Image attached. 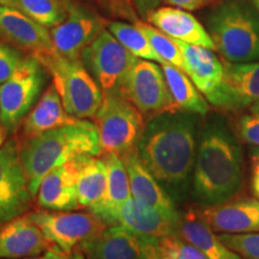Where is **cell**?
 Masks as SVG:
<instances>
[{
  "label": "cell",
  "mask_w": 259,
  "mask_h": 259,
  "mask_svg": "<svg viewBox=\"0 0 259 259\" xmlns=\"http://www.w3.org/2000/svg\"><path fill=\"white\" fill-rule=\"evenodd\" d=\"M184 58V71L211 105L231 109L226 85L225 64L209 48L178 41Z\"/></svg>",
  "instance_id": "8fae6325"
},
{
  "label": "cell",
  "mask_w": 259,
  "mask_h": 259,
  "mask_svg": "<svg viewBox=\"0 0 259 259\" xmlns=\"http://www.w3.org/2000/svg\"><path fill=\"white\" fill-rule=\"evenodd\" d=\"M242 151L222 119L204 126L193 168V196L202 205L231 199L242 183Z\"/></svg>",
  "instance_id": "7a4b0ae2"
},
{
  "label": "cell",
  "mask_w": 259,
  "mask_h": 259,
  "mask_svg": "<svg viewBox=\"0 0 259 259\" xmlns=\"http://www.w3.org/2000/svg\"><path fill=\"white\" fill-rule=\"evenodd\" d=\"M103 30L105 22L101 17L69 0L66 18L50 31L56 53L67 59L80 60L84 48Z\"/></svg>",
  "instance_id": "5bb4252c"
},
{
  "label": "cell",
  "mask_w": 259,
  "mask_h": 259,
  "mask_svg": "<svg viewBox=\"0 0 259 259\" xmlns=\"http://www.w3.org/2000/svg\"><path fill=\"white\" fill-rule=\"evenodd\" d=\"M213 232L227 234L259 232V199L241 198L194 209Z\"/></svg>",
  "instance_id": "9a60e30c"
},
{
  "label": "cell",
  "mask_w": 259,
  "mask_h": 259,
  "mask_svg": "<svg viewBox=\"0 0 259 259\" xmlns=\"http://www.w3.org/2000/svg\"><path fill=\"white\" fill-rule=\"evenodd\" d=\"M23 58L21 52L15 47L0 42V84L10 78Z\"/></svg>",
  "instance_id": "d6a6232c"
},
{
  "label": "cell",
  "mask_w": 259,
  "mask_h": 259,
  "mask_svg": "<svg viewBox=\"0 0 259 259\" xmlns=\"http://www.w3.org/2000/svg\"><path fill=\"white\" fill-rule=\"evenodd\" d=\"M135 25L144 32V35L150 42L151 47L161 58L163 64H170L173 66L184 70V58L181 53L178 42L174 38L158 30L150 23H144L142 21H136Z\"/></svg>",
  "instance_id": "f546056e"
},
{
  "label": "cell",
  "mask_w": 259,
  "mask_h": 259,
  "mask_svg": "<svg viewBox=\"0 0 259 259\" xmlns=\"http://www.w3.org/2000/svg\"><path fill=\"white\" fill-rule=\"evenodd\" d=\"M21 148L10 139L0 148V226L28 211L31 203Z\"/></svg>",
  "instance_id": "4fadbf2b"
},
{
  "label": "cell",
  "mask_w": 259,
  "mask_h": 259,
  "mask_svg": "<svg viewBox=\"0 0 259 259\" xmlns=\"http://www.w3.org/2000/svg\"><path fill=\"white\" fill-rule=\"evenodd\" d=\"M238 131L242 141L259 148V113L242 116L238 124Z\"/></svg>",
  "instance_id": "836d02e7"
},
{
  "label": "cell",
  "mask_w": 259,
  "mask_h": 259,
  "mask_svg": "<svg viewBox=\"0 0 259 259\" xmlns=\"http://www.w3.org/2000/svg\"><path fill=\"white\" fill-rule=\"evenodd\" d=\"M226 85L231 99V109L252 106L259 100V61L227 63Z\"/></svg>",
  "instance_id": "d4e9b609"
},
{
  "label": "cell",
  "mask_w": 259,
  "mask_h": 259,
  "mask_svg": "<svg viewBox=\"0 0 259 259\" xmlns=\"http://www.w3.org/2000/svg\"><path fill=\"white\" fill-rule=\"evenodd\" d=\"M94 119L102 154L119 156L136 148L145 126L143 114L118 89L103 92L101 106Z\"/></svg>",
  "instance_id": "8992f818"
},
{
  "label": "cell",
  "mask_w": 259,
  "mask_h": 259,
  "mask_svg": "<svg viewBox=\"0 0 259 259\" xmlns=\"http://www.w3.org/2000/svg\"><path fill=\"white\" fill-rule=\"evenodd\" d=\"M163 2L170 6H176V8L193 11V10L205 6L210 0H163Z\"/></svg>",
  "instance_id": "d590c367"
},
{
  "label": "cell",
  "mask_w": 259,
  "mask_h": 259,
  "mask_svg": "<svg viewBox=\"0 0 259 259\" xmlns=\"http://www.w3.org/2000/svg\"><path fill=\"white\" fill-rule=\"evenodd\" d=\"M220 239L232 251L244 259H259V232L227 234L221 233Z\"/></svg>",
  "instance_id": "1f68e13d"
},
{
  "label": "cell",
  "mask_w": 259,
  "mask_h": 259,
  "mask_svg": "<svg viewBox=\"0 0 259 259\" xmlns=\"http://www.w3.org/2000/svg\"><path fill=\"white\" fill-rule=\"evenodd\" d=\"M57 247L42 233L30 213L0 226V259L34 257Z\"/></svg>",
  "instance_id": "2e32d148"
},
{
  "label": "cell",
  "mask_w": 259,
  "mask_h": 259,
  "mask_svg": "<svg viewBox=\"0 0 259 259\" xmlns=\"http://www.w3.org/2000/svg\"><path fill=\"white\" fill-rule=\"evenodd\" d=\"M77 120L78 118H74L65 111L56 87L51 84L46 92L42 94L36 106L25 116L23 134L28 138H32Z\"/></svg>",
  "instance_id": "603a6c76"
},
{
  "label": "cell",
  "mask_w": 259,
  "mask_h": 259,
  "mask_svg": "<svg viewBox=\"0 0 259 259\" xmlns=\"http://www.w3.org/2000/svg\"><path fill=\"white\" fill-rule=\"evenodd\" d=\"M134 3V5L137 9L139 15L143 16L144 18H147V16L150 14L151 11H154L155 9L158 8L160 3L162 0H131Z\"/></svg>",
  "instance_id": "8d00e7d4"
},
{
  "label": "cell",
  "mask_w": 259,
  "mask_h": 259,
  "mask_svg": "<svg viewBox=\"0 0 259 259\" xmlns=\"http://www.w3.org/2000/svg\"><path fill=\"white\" fill-rule=\"evenodd\" d=\"M161 258L168 259H208L198 248L181 239L177 234L158 239Z\"/></svg>",
  "instance_id": "4dcf8cb0"
},
{
  "label": "cell",
  "mask_w": 259,
  "mask_h": 259,
  "mask_svg": "<svg viewBox=\"0 0 259 259\" xmlns=\"http://www.w3.org/2000/svg\"><path fill=\"white\" fill-rule=\"evenodd\" d=\"M252 189L259 199V150L253 154L252 160Z\"/></svg>",
  "instance_id": "74e56055"
},
{
  "label": "cell",
  "mask_w": 259,
  "mask_h": 259,
  "mask_svg": "<svg viewBox=\"0 0 259 259\" xmlns=\"http://www.w3.org/2000/svg\"><path fill=\"white\" fill-rule=\"evenodd\" d=\"M120 158L127 171L132 198L161 210L168 215L179 218L180 213L178 212L169 194L161 186L156 178L149 171L148 168L142 163L136 148L121 155Z\"/></svg>",
  "instance_id": "44dd1931"
},
{
  "label": "cell",
  "mask_w": 259,
  "mask_h": 259,
  "mask_svg": "<svg viewBox=\"0 0 259 259\" xmlns=\"http://www.w3.org/2000/svg\"><path fill=\"white\" fill-rule=\"evenodd\" d=\"M0 36L31 56L54 51L51 31L18 9L0 5Z\"/></svg>",
  "instance_id": "ac0fdd59"
},
{
  "label": "cell",
  "mask_w": 259,
  "mask_h": 259,
  "mask_svg": "<svg viewBox=\"0 0 259 259\" xmlns=\"http://www.w3.org/2000/svg\"><path fill=\"white\" fill-rule=\"evenodd\" d=\"M107 29L136 58L163 64L161 58L157 56L156 52L151 47L150 42L144 35V32L136 27L135 24H127L124 22H111L107 25Z\"/></svg>",
  "instance_id": "83f0119b"
},
{
  "label": "cell",
  "mask_w": 259,
  "mask_h": 259,
  "mask_svg": "<svg viewBox=\"0 0 259 259\" xmlns=\"http://www.w3.org/2000/svg\"><path fill=\"white\" fill-rule=\"evenodd\" d=\"M250 3H251V5L253 6L255 12H257L258 16H259V0H250Z\"/></svg>",
  "instance_id": "60d3db41"
},
{
  "label": "cell",
  "mask_w": 259,
  "mask_h": 259,
  "mask_svg": "<svg viewBox=\"0 0 259 259\" xmlns=\"http://www.w3.org/2000/svg\"><path fill=\"white\" fill-rule=\"evenodd\" d=\"M179 220L180 216H170L131 197L116 210L112 226L119 225L138 234L161 239L177 234Z\"/></svg>",
  "instance_id": "d6986e66"
},
{
  "label": "cell",
  "mask_w": 259,
  "mask_h": 259,
  "mask_svg": "<svg viewBox=\"0 0 259 259\" xmlns=\"http://www.w3.org/2000/svg\"><path fill=\"white\" fill-rule=\"evenodd\" d=\"M161 259H168V258H161Z\"/></svg>",
  "instance_id": "7bdbcfd3"
},
{
  "label": "cell",
  "mask_w": 259,
  "mask_h": 259,
  "mask_svg": "<svg viewBox=\"0 0 259 259\" xmlns=\"http://www.w3.org/2000/svg\"><path fill=\"white\" fill-rule=\"evenodd\" d=\"M137 59L108 30H103L84 48L80 56L84 66L102 92L119 89L126 73Z\"/></svg>",
  "instance_id": "30bf717a"
},
{
  "label": "cell",
  "mask_w": 259,
  "mask_h": 259,
  "mask_svg": "<svg viewBox=\"0 0 259 259\" xmlns=\"http://www.w3.org/2000/svg\"><path fill=\"white\" fill-rule=\"evenodd\" d=\"M177 235L190 242L208 257V259H244L223 244L220 235L191 209L179 220Z\"/></svg>",
  "instance_id": "cb8c5ba5"
},
{
  "label": "cell",
  "mask_w": 259,
  "mask_h": 259,
  "mask_svg": "<svg viewBox=\"0 0 259 259\" xmlns=\"http://www.w3.org/2000/svg\"><path fill=\"white\" fill-rule=\"evenodd\" d=\"M19 259H85L79 252H72V253H67L60 250L59 247H54L52 250L45 252V253L34 255V257H25Z\"/></svg>",
  "instance_id": "e575fe53"
},
{
  "label": "cell",
  "mask_w": 259,
  "mask_h": 259,
  "mask_svg": "<svg viewBox=\"0 0 259 259\" xmlns=\"http://www.w3.org/2000/svg\"><path fill=\"white\" fill-rule=\"evenodd\" d=\"M53 77L63 106L74 118H94L101 106L103 92L82 60L67 59L56 53L34 56Z\"/></svg>",
  "instance_id": "5b68a950"
},
{
  "label": "cell",
  "mask_w": 259,
  "mask_h": 259,
  "mask_svg": "<svg viewBox=\"0 0 259 259\" xmlns=\"http://www.w3.org/2000/svg\"><path fill=\"white\" fill-rule=\"evenodd\" d=\"M118 90L143 116L151 119L164 112H177L162 66L155 61L138 58Z\"/></svg>",
  "instance_id": "ba28073f"
},
{
  "label": "cell",
  "mask_w": 259,
  "mask_h": 259,
  "mask_svg": "<svg viewBox=\"0 0 259 259\" xmlns=\"http://www.w3.org/2000/svg\"><path fill=\"white\" fill-rule=\"evenodd\" d=\"M18 3L19 0H0V5L10 6V8L18 9Z\"/></svg>",
  "instance_id": "f35d334b"
},
{
  "label": "cell",
  "mask_w": 259,
  "mask_h": 259,
  "mask_svg": "<svg viewBox=\"0 0 259 259\" xmlns=\"http://www.w3.org/2000/svg\"><path fill=\"white\" fill-rule=\"evenodd\" d=\"M102 158L106 162L108 173L107 189L102 198L89 210L106 226H112L116 210L132 196L127 171L120 156L113 153H105L102 154Z\"/></svg>",
  "instance_id": "7402d4cb"
},
{
  "label": "cell",
  "mask_w": 259,
  "mask_h": 259,
  "mask_svg": "<svg viewBox=\"0 0 259 259\" xmlns=\"http://www.w3.org/2000/svg\"><path fill=\"white\" fill-rule=\"evenodd\" d=\"M87 259H161L158 239L135 233L125 227L107 226L101 234L80 250Z\"/></svg>",
  "instance_id": "7c38bea8"
},
{
  "label": "cell",
  "mask_w": 259,
  "mask_h": 259,
  "mask_svg": "<svg viewBox=\"0 0 259 259\" xmlns=\"http://www.w3.org/2000/svg\"><path fill=\"white\" fill-rule=\"evenodd\" d=\"M101 154L96 125L83 119L28 138L21 149V161L32 199L41 180L51 169L77 157Z\"/></svg>",
  "instance_id": "3957f363"
},
{
  "label": "cell",
  "mask_w": 259,
  "mask_h": 259,
  "mask_svg": "<svg viewBox=\"0 0 259 259\" xmlns=\"http://www.w3.org/2000/svg\"><path fill=\"white\" fill-rule=\"evenodd\" d=\"M145 19L174 40L216 51L209 31L200 24L198 19L184 9L170 5L157 8Z\"/></svg>",
  "instance_id": "ffe728a7"
},
{
  "label": "cell",
  "mask_w": 259,
  "mask_h": 259,
  "mask_svg": "<svg viewBox=\"0 0 259 259\" xmlns=\"http://www.w3.org/2000/svg\"><path fill=\"white\" fill-rule=\"evenodd\" d=\"M30 218L51 242L67 253H72L105 231L106 225L94 213L38 210Z\"/></svg>",
  "instance_id": "9c48e42d"
},
{
  "label": "cell",
  "mask_w": 259,
  "mask_h": 259,
  "mask_svg": "<svg viewBox=\"0 0 259 259\" xmlns=\"http://www.w3.org/2000/svg\"><path fill=\"white\" fill-rule=\"evenodd\" d=\"M197 114L164 112L144 126L136 145L139 160L173 197H183L196 162Z\"/></svg>",
  "instance_id": "6da1fadb"
},
{
  "label": "cell",
  "mask_w": 259,
  "mask_h": 259,
  "mask_svg": "<svg viewBox=\"0 0 259 259\" xmlns=\"http://www.w3.org/2000/svg\"><path fill=\"white\" fill-rule=\"evenodd\" d=\"M5 130L3 127L2 125H0V148L4 145V142H5Z\"/></svg>",
  "instance_id": "ab89813d"
},
{
  "label": "cell",
  "mask_w": 259,
  "mask_h": 259,
  "mask_svg": "<svg viewBox=\"0 0 259 259\" xmlns=\"http://www.w3.org/2000/svg\"><path fill=\"white\" fill-rule=\"evenodd\" d=\"M69 0H19L18 10L44 27L59 25L67 16Z\"/></svg>",
  "instance_id": "f1b7e54d"
},
{
  "label": "cell",
  "mask_w": 259,
  "mask_h": 259,
  "mask_svg": "<svg viewBox=\"0 0 259 259\" xmlns=\"http://www.w3.org/2000/svg\"><path fill=\"white\" fill-rule=\"evenodd\" d=\"M107 166L102 157H79L77 196L80 208H92L102 198L107 189Z\"/></svg>",
  "instance_id": "4316f807"
},
{
  "label": "cell",
  "mask_w": 259,
  "mask_h": 259,
  "mask_svg": "<svg viewBox=\"0 0 259 259\" xmlns=\"http://www.w3.org/2000/svg\"><path fill=\"white\" fill-rule=\"evenodd\" d=\"M161 66L176 111L205 115L209 112V103L185 71L170 64H161Z\"/></svg>",
  "instance_id": "484cf974"
},
{
  "label": "cell",
  "mask_w": 259,
  "mask_h": 259,
  "mask_svg": "<svg viewBox=\"0 0 259 259\" xmlns=\"http://www.w3.org/2000/svg\"><path fill=\"white\" fill-rule=\"evenodd\" d=\"M78 167L79 157H77L48 171L37 190L38 206L56 211H73L79 209L77 196Z\"/></svg>",
  "instance_id": "e0dca14e"
},
{
  "label": "cell",
  "mask_w": 259,
  "mask_h": 259,
  "mask_svg": "<svg viewBox=\"0 0 259 259\" xmlns=\"http://www.w3.org/2000/svg\"><path fill=\"white\" fill-rule=\"evenodd\" d=\"M251 112L252 113H259V100L251 106Z\"/></svg>",
  "instance_id": "b9f144b4"
},
{
  "label": "cell",
  "mask_w": 259,
  "mask_h": 259,
  "mask_svg": "<svg viewBox=\"0 0 259 259\" xmlns=\"http://www.w3.org/2000/svg\"><path fill=\"white\" fill-rule=\"evenodd\" d=\"M208 31L227 63L259 61V16L244 0H227L212 12Z\"/></svg>",
  "instance_id": "277c9868"
},
{
  "label": "cell",
  "mask_w": 259,
  "mask_h": 259,
  "mask_svg": "<svg viewBox=\"0 0 259 259\" xmlns=\"http://www.w3.org/2000/svg\"><path fill=\"white\" fill-rule=\"evenodd\" d=\"M46 67L34 56L24 57L8 80L0 84V125L14 132L40 96Z\"/></svg>",
  "instance_id": "52a82bcc"
}]
</instances>
